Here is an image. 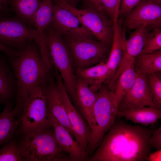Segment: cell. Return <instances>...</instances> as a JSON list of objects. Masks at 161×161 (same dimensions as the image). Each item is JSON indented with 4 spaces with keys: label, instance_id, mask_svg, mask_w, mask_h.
<instances>
[{
    "label": "cell",
    "instance_id": "obj_3",
    "mask_svg": "<svg viewBox=\"0 0 161 161\" xmlns=\"http://www.w3.org/2000/svg\"><path fill=\"white\" fill-rule=\"evenodd\" d=\"M114 104V93L105 83L96 92L93 121L87 150V160L96 149L105 134L114 124L117 117Z\"/></svg>",
    "mask_w": 161,
    "mask_h": 161
},
{
    "label": "cell",
    "instance_id": "obj_36",
    "mask_svg": "<svg viewBox=\"0 0 161 161\" xmlns=\"http://www.w3.org/2000/svg\"><path fill=\"white\" fill-rule=\"evenodd\" d=\"M99 0H86L88 7H95L98 8Z\"/></svg>",
    "mask_w": 161,
    "mask_h": 161
},
{
    "label": "cell",
    "instance_id": "obj_30",
    "mask_svg": "<svg viewBox=\"0 0 161 161\" xmlns=\"http://www.w3.org/2000/svg\"><path fill=\"white\" fill-rule=\"evenodd\" d=\"M120 6L118 0H99L98 9L103 11L115 24L118 18Z\"/></svg>",
    "mask_w": 161,
    "mask_h": 161
},
{
    "label": "cell",
    "instance_id": "obj_4",
    "mask_svg": "<svg viewBox=\"0 0 161 161\" xmlns=\"http://www.w3.org/2000/svg\"><path fill=\"white\" fill-rule=\"evenodd\" d=\"M52 127L23 135L18 144L25 161H72L58 144Z\"/></svg>",
    "mask_w": 161,
    "mask_h": 161
},
{
    "label": "cell",
    "instance_id": "obj_32",
    "mask_svg": "<svg viewBox=\"0 0 161 161\" xmlns=\"http://www.w3.org/2000/svg\"><path fill=\"white\" fill-rule=\"evenodd\" d=\"M149 144L151 148L157 150H161V127L155 130L149 139Z\"/></svg>",
    "mask_w": 161,
    "mask_h": 161
},
{
    "label": "cell",
    "instance_id": "obj_1",
    "mask_svg": "<svg viewBox=\"0 0 161 161\" xmlns=\"http://www.w3.org/2000/svg\"><path fill=\"white\" fill-rule=\"evenodd\" d=\"M152 129L115 120L89 161H145L151 153Z\"/></svg>",
    "mask_w": 161,
    "mask_h": 161
},
{
    "label": "cell",
    "instance_id": "obj_25",
    "mask_svg": "<svg viewBox=\"0 0 161 161\" xmlns=\"http://www.w3.org/2000/svg\"><path fill=\"white\" fill-rule=\"evenodd\" d=\"M134 66L135 71L145 74L161 71V50L152 53L139 55L135 60Z\"/></svg>",
    "mask_w": 161,
    "mask_h": 161
},
{
    "label": "cell",
    "instance_id": "obj_21",
    "mask_svg": "<svg viewBox=\"0 0 161 161\" xmlns=\"http://www.w3.org/2000/svg\"><path fill=\"white\" fill-rule=\"evenodd\" d=\"M75 72L77 76L85 81L95 92L109 78V69L105 62L86 68L76 69Z\"/></svg>",
    "mask_w": 161,
    "mask_h": 161
},
{
    "label": "cell",
    "instance_id": "obj_7",
    "mask_svg": "<svg viewBox=\"0 0 161 161\" xmlns=\"http://www.w3.org/2000/svg\"><path fill=\"white\" fill-rule=\"evenodd\" d=\"M53 65L57 69L70 98L76 103V76L72 56L61 34L49 26L45 32Z\"/></svg>",
    "mask_w": 161,
    "mask_h": 161
},
{
    "label": "cell",
    "instance_id": "obj_37",
    "mask_svg": "<svg viewBox=\"0 0 161 161\" xmlns=\"http://www.w3.org/2000/svg\"><path fill=\"white\" fill-rule=\"evenodd\" d=\"M56 2L66 3L69 4V0H54Z\"/></svg>",
    "mask_w": 161,
    "mask_h": 161
},
{
    "label": "cell",
    "instance_id": "obj_20",
    "mask_svg": "<svg viewBox=\"0 0 161 161\" xmlns=\"http://www.w3.org/2000/svg\"><path fill=\"white\" fill-rule=\"evenodd\" d=\"M4 108L0 114V146L11 141L17 133L19 120L13 110L12 100L5 103Z\"/></svg>",
    "mask_w": 161,
    "mask_h": 161
},
{
    "label": "cell",
    "instance_id": "obj_9",
    "mask_svg": "<svg viewBox=\"0 0 161 161\" xmlns=\"http://www.w3.org/2000/svg\"><path fill=\"white\" fill-rule=\"evenodd\" d=\"M122 17V26L126 31L141 27L150 30L161 28V1L142 0Z\"/></svg>",
    "mask_w": 161,
    "mask_h": 161
},
{
    "label": "cell",
    "instance_id": "obj_8",
    "mask_svg": "<svg viewBox=\"0 0 161 161\" xmlns=\"http://www.w3.org/2000/svg\"><path fill=\"white\" fill-rule=\"evenodd\" d=\"M56 3L74 14L97 39L111 46L114 23L103 11L95 7L79 9L67 3L56 2Z\"/></svg>",
    "mask_w": 161,
    "mask_h": 161
},
{
    "label": "cell",
    "instance_id": "obj_17",
    "mask_svg": "<svg viewBox=\"0 0 161 161\" xmlns=\"http://www.w3.org/2000/svg\"><path fill=\"white\" fill-rule=\"evenodd\" d=\"M126 31L122 26V18H119L114 25L112 43L108 58L106 62L109 69V75L105 83H107L113 76L122 58L126 40Z\"/></svg>",
    "mask_w": 161,
    "mask_h": 161
},
{
    "label": "cell",
    "instance_id": "obj_10",
    "mask_svg": "<svg viewBox=\"0 0 161 161\" xmlns=\"http://www.w3.org/2000/svg\"><path fill=\"white\" fill-rule=\"evenodd\" d=\"M37 32L17 16L0 17V43L21 50L34 40Z\"/></svg>",
    "mask_w": 161,
    "mask_h": 161
},
{
    "label": "cell",
    "instance_id": "obj_29",
    "mask_svg": "<svg viewBox=\"0 0 161 161\" xmlns=\"http://www.w3.org/2000/svg\"><path fill=\"white\" fill-rule=\"evenodd\" d=\"M160 50H161V29L156 28L150 31L140 55L150 54Z\"/></svg>",
    "mask_w": 161,
    "mask_h": 161
},
{
    "label": "cell",
    "instance_id": "obj_13",
    "mask_svg": "<svg viewBox=\"0 0 161 161\" xmlns=\"http://www.w3.org/2000/svg\"><path fill=\"white\" fill-rule=\"evenodd\" d=\"M151 30L141 27L134 30L125 42L123 55L114 75L109 81L114 85L117 78L126 68L134 64L136 57L139 55L144 46L147 37Z\"/></svg>",
    "mask_w": 161,
    "mask_h": 161
},
{
    "label": "cell",
    "instance_id": "obj_35",
    "mask_svg": "<svg viewBox=\"0 0 161 161\" xmlns=\"http://www.w3.org/2000/svg\"><path fill=\"white\" fill-rule=\"evenodd\" d=\"M16 50L0 43V52H4L7 56L13 55Z\"/></svg>",
    "mask_w": 161,
    "mask_h": 161
},
{
    "label": "cell",
    "instance_id": "obj_19",
    "mask_svg": "<svg viewBox=\"0 0 161 161\" xmlns=\"http://www.w3.org/2000/svg\"><path fill=\"white\" fill-rule=\"evenodd\" d=\"M17 89L16 79L9 62L0 55V105L16 98Z\"/></svg>",
    "mask_w": 161,
    "mask_h": 161
},
{
    "label": "cell",
    "instance_id": "obj_6",
    "mask_svg": "<svg viewBox=\"0 0 161 161\" xmlns=\"http://www.w3.org/2000/svg\"><path fill=\"white\" fill-rule=\"evenodd\" d=\"M44 83L31 90L20 114L17 134L24 135L52 127L48 117Z\"/></svg>",
    "mask_w": 161,
    "mask_h": 161
},
{
    "label": "cell",
    "instance_id": "obj_11",
    "mask_svg": "<svg viewBox=\"0 0 161 161\" xmlns=\"http://www.w3.org/2000/svg\"><path fill=\"white\" fill-rule=\"evenodd\" d=\"M55 83L73 131L75 140L86 153L90 130L72 102L63 80L56 68L54 69Z\"/></svg>",
    "mask_w": 161,
    "mask_h": 161
},
{
    "label": "cell",
    "instance_id": "obj_26",
    "mask_svg": "<svg viewBox=\"0 0 161 161\" xmlns=\"http://www.w3.org/2000/svg\"><path fill=\"white\" fill-rule=\"evenodd\" d=\"M52 0H43L35 16L34 27L38 33L45 32L49 26L53 16Z\"/></svg>",
    "mask_w": 161,
    "mask_h": 161
},
{
    "label": "cell",
    "instance_id": "obj_2",
    "mask_svg": "<svg viewBox=\"0 0 161 161\" xmlns=\"http://www.w3.org/2000/svg\"><path fill=\"white\" fill-rule=\"evenodd\" d=\"M7 57L17 81L16 103L13 110L19 116L32 89L44 83L49 73L45 69L34 40Z\"/></svg>",
    "mask_w": 161,
    "mask_h": 161
},
{
    "label": "cell",
    "instance_id": "obj_24",
    "mask_svg": "<svg viewBox=\"0 0 161 161\" xmlns=\"http://www.w3.org/2000/svg\"><path fill=\"white\" fill-rule=\"evenodd\" d=\"M136 76V72L133 64L124 70L116 80L113 91L114 104L116 112L120 102L132 86Z\"/></svg>",
    "mask_w": 161,
    "mask_h": 161
},
{
    "label": "cell",
    "instance_id": "obj_34",
    "mask_svg": "<svg viewBox=\"0 0 161 161\" xmlns=\"http://www.w3.org/2000/svg\"><path fill=\"white\" fill-rule=\"evenodd\" d=\"M147 161H161V150H157L153 153H151L148 156Z\"/></svg>",
    "mask_w": 161,
    "mask_h": 161
},
{
    "label": "cell",
    "instance_id": "obj_22",
    "mask_svg": "<svg viewBox=\"0 0 161 161\" xmlns=\"http://www.w3.org/2000/svg\"><path fill=\"white\" fill-rule=\"evenodd\" d=\"M117 116L123 117L133 122L145 126L153 125L161 118V109L145 106L139 109L117 111Z\"/></svg>",
    "mask_w": 161,
    "mask_h": 161
},
{
    "label": "cell",
    "instance_id": "obj_33",
    "mask_svg": "<svg viewBox=\"0 0 161 161\" xmlns=\"http://www.w3.org/2000/svg\"><path fill=\"white\" fill-rule=\"evenodd\" d=\"M7 0H0V14L10 15Z\"/></svg>",
    "mask_w": 161,
    "mask_h": 161
},
{
    "label": "cell",
    "instance_id": "obj_27",
    "mask_svg": "<svg viewBox=\"0 0 161 161\" xmlns=\"http://www.w3.org/2000/svg\"><path fill=\"white\" fill-rule=\"evenodd\" d=\"M25 161L18 143L11 141L0 148V161Z\"/></svg>",
    "mask_w": 161,
    "mask_h": 161
},
{
    "label": "cell",
    "instance_id": "obj_12",
    "mask_svg": "<svg viewBox=\"0 0 161 161\" xmlns=\"http://www.w3.org/2000/svg\"><path fill=\"white\" fill-rule=\"evenodd\" d=\"M135 72L136 76L134 82L120 102L117 111L139 109L145 106L155 107L146 74L139 71Z\"/></svg>",
    "mask_w": 161,
    "mask_h": 161
},
{
    "label": "cell",
    "instance_id": "obj_40",
    "mask_svg": "<svg viewBox=\"0 0 161 161\" xmlns=\"http://www.w3.org/2000/svg\"><path fill=\"white\" fill-rule=\"evenodd\" d=\"M7 0V1H8H8L9 0Z\"/></svg>",
    "mask_w": 161,
    "mask_h": 161
},
{
    "label": "cell",
    "instance_id": "obj_23",
    "mask_svg": "<svg viewBox=\"0 0 161 161\" xmlns=\"http://www.w3.org/2000/svg\"><path fill=\"white\" fill-rule=\"evenodd\" d=\"M43 0H9L8 4L18 17L33 28L35 13Z\"/></svg>",
    "mask_w": 161,
    "mask_h": 161
},
{
    "label": "cell",
    "instance_id": "obj_39",
    "mask_svg": "<svg viewBox=\"0 0 161 161\" xmlns=\"http://www.w3.org/2000/svg\"><path fill=\"white\" fill-rule=\"evenodd\" d=\"M8 15L7 14H0V17H4V16H8Z\"/></svg>",
    "mask_w": 161,
    "mask_h": 161
},
{
    "label": "cell",
    "instance_id": "obj_31",
    "mask_svg": "<svg viewBox=\"0 0 161 161\" xmlns=\"http://www.w3.org/2000/svg\"><path fill=\"white\" fill-rule=\"evenodd\" d=\"M142 0H121L118 15V18L121 17L129 11Z\"/></svg>",
    "mask_w": 161,
    "mask_h": 161
},
{
    "label": "cell",
    "instance_id": "obj_14",
    "mask_svg": "<svg viewBox=\"0 0 161 161\" xmlns=\"http://www.w3.org/2000/svg\"><path fill=\"white\" fill-rule=\"evenodd\" d=\"M49 26L61 35H83L95 38L74 14L56 3L53 5L52 18Z\"/></svg>",
    "mask_w": 161,
    "mask_h": 161
},
{
    "label": "cell",
    "instance_id": "obj_38",
    "mask_svg": "<svg viewBox=\"0 0 161 161\" xmlns=\"http://www.w3.org/2000/svg\"><path fill=\"white\" fill-rule=\"evenodd\" d=\"M69 3L71 5L75 7V0H69Z\"/></svg>",
    "mask_w": 161,
    "mask_h": 161
},
{
    "label": "cell",
    "instance_id": "obj_5",
    "mask_svg": "<svg viewBox=\"0 0 161 161\" xmlns=\"http://www.w3.org/2000/svg\"><path fill=\"white\" fill-rule=\"evenodd\" d=\"M61 35L71 53L75 69L86 68L106 61L111 46L91 36Z\"/></svg>",
    "mask_w": 161,
    "mask_h": 161
},
{
    "label": "cell",
    "instance_id": "obj_28",
    "mask_svg": "<svg viewBox=\"0 0 161 161\" xmlns=\"http://www.w3.org/2000/svg\"><path fill=\"white\" fill-rule=\"evenodd\" d=\"M160 72L146 74L148 87L155 107L161 109V78Z\"/></svg>",
    "mask_w": 161,
    "mask_h": 161
},
{
    "label": "cell",
    "instance_id": "obj_18",
    "mask_svg": "<svg viewBox=\"0 0 161 161\" xmlns=\"http://www.w3.org/2000/svg\"><path fill=\"white\" fill-rule=\"evenodd\" d=\"M76 94L75 104L78 107L91 130L96 92L92 90L85 81L76 76Z\"/></svg>",
    "mask_w": 161,
    "mask_h": 161
},
{
    "label": "cell",
    "instance_id": "obj_16",
    "mask_svg": "<svg viewBox=\"0 0 161 161\" xmlns=\"http://www.w3.org/2000/svg\"><path fill=\"white\" fill-rule=\"evenodd\" d=\"M48 117L53 128L56 141L61 148L69 155L72 161L87 160L86 152L73 139L69 132L48 110Z\"/></svg>",
    "mask_w": 161,
    "mask_h": 161
},
{
    "label": "cell",
    "instance_id": "obj_15",
    "mask_svg": "<svg viewBox=\"0 0 161 161\" xmlns=\"http://www.w3.org/2000/svg\"><path fill=\"white\" fill-rule=\"evenodd\" d=\"M44 89L48 111L75 138L73 131L57 87L55 81L49 76V74L44 83Z\"/></svg>",
    "mask_w": 161,
    "mask_h": 161
},
{
    "label": "cell",
    "instance_id": "obj_41",
    "mask_svg": "<svg viewBox=\"0 0 161 161\" xmlns=\"http://www.w3.org/2000/svg\"><path fill=\"white\" fill-rule=\"evenodd\" d=\"M159 0L160 1H161V0Z\"/></svg>",
    "mask_w": 161,
    "mask_h": 161
}]
</instances>
